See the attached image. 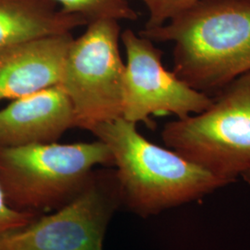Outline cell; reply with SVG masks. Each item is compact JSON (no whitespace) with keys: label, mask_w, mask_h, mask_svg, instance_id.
<instances>
[{"label":"cell","mask_w":250,"mask_h":250,"mask_svg":"<svg viewBox=\"0 0 250 250\" xmlns=\"http://www.w3.org/2000/svg\"><path fill=\"white\" fill-rule=\"evenodd\" d=\"M138 34L172 43V72L207 95L250 71V0H201Z\"/></svg>","instance_id":"obj_1"},{"label":"cell","mask_w":250,"mask_h":250,"mask_svg":"<svg viewBox=\"0 0 250 250\" xmlns=\"http://www.w3.org/2000/svg\"><path fill=\"white\" fill-rule=\"evenodd\" d=\"M91 133L112 154L122 205L139 216L158 214L232 183L151 143L137 125L123 117L96 126Z\"/></svg>","instance_id":"obj_2"},{"label":"cell","mask_w":250,"mask_h":250,"mask_svg":"<svg viewBox=\"0 0 250 250\" xmlns=\"http://www.w3.org/2000/svg\"><path fill=\"white\" fill-rule=\"evenodd\" d=\"M99 165L112 166L113 157L99 139L0 146V185L11 208L43 215L77 197Z\"/></svg>","instance_id":"obj_3"},{"label":"cell","mask_w":250,"mask_h":250,"mask_svg":"<svg viewBox=\"0 0 250 250\" xmlns=\"http://www.w3.org/2000/svg\"><path fill=\"white\" fill-rule=\"evenodd\" d=\"M164 144L218 177L234 182L250 170V71L217 92L200 113L163 127Z\"/></svg>","instance_id":"obj_4"},{"label":"cell","mask_w":250,"mask_h":250,"mask_svg":"<svg viewBox=\"0 0 250 250\" xmlns=\"http://www.w3.org/2000/svg\"><path fill=\"white\" fill-rule=\"evenodd\" d=\"M85 27L72 41L60 85L71 101L75 126L91 132L123 117L125 63L120 21L99 20Z\"/></svg>","instance_id":"obj_5"},{"label":"cell","mask_w":250,"mask_h":250,"mask_svg":"<svg viewBox=\"0 0 250 250\" xmlns=\"http://www.w3.org/2000/svg\"><path fill=\"white\" fill-rule=\"evenodd\" d=\"M120 206L116 172L93 171L69 204L0 235V250H103L107 225Z\"/></svg>","instance_id":"obj_6"},{"label":"cell","mask_w":250,"mask_h":250,"mask_svg":"<svg viewBox=\"0 0 250 250\" xmlns=\"http://www.w3.org/2000/svg\"><path fill=\"white\" fill-rule=\"evenodd\" d=\"M125 48L123 118L153 128L151 116L173 114L177 119L202 112L211 104L209 95L192 88L165 69L163 53L150 39L127 28L121 34Z\"/></svg>","instance_id":"obj_7"},{"label":"cell","mask_w":250,"mask_h":250,"mask_svg":"<svg viewBox=\"0 0 250 250\" xmlns=\"http://www.w3.org/2000/svg\"><path fill=\"white\" fill-rule=\"evenodd\" d=\"M73 39L66 33L0 47V101L60 85Z\"/></svg>","instance_id":"obj_8"},{"label":"cell","mask_w":250,"mask_h":250,"mask_svg":"<svg viewBox=\"0 0 250 250\" xmlns=\"http://www.w3.org/2000/svg\"><path fill=\"white\" fill-rule=\"evenodd\" d=\"M74 127L71 101L56 85L12 100L0 109V146L55 143Z\"/></svg>","instance_id":"obj_9"},{"label":"cell","mask_w":250,"mask_h":250,"mask_svg":"<svg viewBox=\"0 0 250 250\" xmlns=\"http://www.w3.org/2000/svg\"><path fill=\"white\" fill-rule=\"evenodd\" d=\"M83 18L63 12L52 0H0V47L86 26Z\"/></svg>","instance_id":"obj_10"},{"label":"cell","mask_w":250,"mask_h":250,"mask_svg":"<svg viewBox=\"0 0 250 250\" xmlns=\"http://www.w3.org/2000/svg\"><path fill=\"white\" fill-rule=\"evenodd\" d=\"M63 12L80 16L88 23L99 20H138L131 0H52Z\"/></svg>","instance_id":"obj_11"},{"label":"cell","mask_w":250,"mask_h":250,"mask_svg":"<svg viewBox=\"0 0 250 250\" xmlns=\"http://www.w3.org/2000/svg\"><path fill=\"white\" fill-rule=\"evenodd\" d=\"M132 1V0H131ZM147 9L148 18L144 28L161 26L170 19L201 0H136Z\"/></svg>","instance_id":"obj_12"},{"label":"cell","mask_w":250,"mask_h":250,"mask_svg":"<svg viewBox=\"0 0 250 250\" xmlns=\"http://www.w3.org/2000/svg\"><path fill=\"white\" fill-rule=\"evenodd\" d=\"M40 215L20 211L8 204L0 185V235L23 227Z\"/></svg>","instance_id":"obj_13"},{"label":"cell","mask_w":250,"mask_h":250,"mask_svg":"<svg viewBox=\"0 0 250 250\" xmlns=\"http://www.w3.org/2000/svg\"><path fill=\"white\" fill-rule=\"evenodd\" d=\"M242 177L244 178V180H245L247 183H249L250 185V170L245 172L244 174H242Z\"/></svg>","instance_id":"obj_14"}]
</instances>
